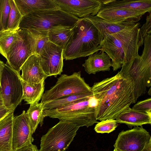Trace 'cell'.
<instances>
[{
  "instance_id": "obj_24",
  "label": "cell",
  "mask_w": 151,
  "mask_h": 151,
  "mask_svg": "<svg viewBox=\"0 0 151 151\" xmlns=\"http://www.w3.org/2000/svg\"><path fill=\"white\" fill-rule=\"evenodd\" d=\"M30 105L26 114L28 119L33 134L39 124H40L41 127L43 124L44 119L42 118V115L44 110V103L40 102Z\"/></svg>"
},
{
  "instance_id": "obj_15",
  "label": "cell",
  "mask_w": 151,
  "mask_h": 151,
  "mask_svg": "<svg viewBox=\"0 0 151 151\" xmlns=\"http://www.w3.org/2000/svg\"><path fill=\"white\" fill-rule=\"evenodd\" d=\"M21 70L22 80L31 86L44 81L48 77L42 68L39 55L37 54L31 55L23 64Z\"/></svg>"
},
{
  "instance_id": "obj_17",
  "label": "cell",
  "mask_w": 151,
  "mask_h": 151,
  "mask_svg": "<svg viewBox=\"0 0 151 151\" xmlns=\"http://www.w3.org/2000/svg\"><path fill=\"white\" fill-rule=\"evenodd\" d=\"M82 66L89 74H95L100 71H110L112 63L108 55L100 50L88 56Z\"/></svg>"
},
{
  "instance_id": "obj_23",
  "label": "cell",
  "mask_w": 151,
  "mask_h": 151,
  "mask_svg": "<svg viewBox=\"0 0 151 151\" xmlns=\"http://www.w3.org/2000/svg\"><path fill=\"white\" fill-rule=\"evenodd\" d=\"M22 80L23 87V100L27 104L38 103L41 99L45 89V82L35 86H31L28 83Z\"/></svg>"
},
{
  "instance_id": "obj_37",
  "label": "cell",
  "mask_w": 151,
  "mask_h": 151,
  "mask_svg": "<svg viewBox=\"0 0 151 151\" xmlns=\"http://www.w3.org/2000/svg\"><path fill=\"white\" fill-rule=\"evenodd\" d=\"M4 63L0 60V90L1 89V75L2 72V69L3 68V66L4 65Z\"/></svg>"
},
{
  "instance_id": "obj_30",
  "label": "cell",
  "mask_w": 151,
  "mask_h": 151,
  "mask_svg": "<svg viewBox=\"0 0 151 151\" xmlns=\"http://www.w3.org/2000/svg\"><path fill=\"white\" fill-rule=\"evenodd\" d=\"M10 10L9 0H2L1 24L2 32L7 30Z\"/></svg>"
},
{
  "instance_id": "obj_34",
  "label": "cell",
  "mask_w": 151,
  "mask_h": 151,
  "mask_svg": "<svg viewBox=\"0 0 151 151\" xmlns=\"http://www.w3.org/2000/svg\"><path fill=\"white\" fill-rule=\"evenodd\" d=\"M16 151H39L37 146L31 144L21 148Z\"/></svg>"
},
{
  "instance_id": "obj_4",
  "label": "cell",
  "mask_w": 151,
  "mask_h": 151,
  "mask_svg": "<svg viewBox=\"0 0 151 151\" xmlns=\"http://www.w3.org/2000/svg\"><path fill=\"white\" fill-rule=\"evenodd\" d=\"M79 19L61 9L40 11L23 17L19 27L34 37L48 36L52 31L74 27Z\"/></svg>"
},
{
  "instance_id": "obj_6",
  "label": "cell",
  "mask_w": 151,
  "mask_h": 151,
  "mask_svg": "<svg viewBox=\"0 0 151 151\" xmlns=\"http://www.w3.org/2000/svg\"><path fill=\"white\" fill-rule=\"evenodd\" d=\"M97 100L93 96L58 108L44 109L42 117L58 118L60 121L71 122L79 127H87L98 123L96 117Z\"/></svg>"
},
{
  "instance_id": "obj_11",
  "label": "cell",
  "mask_w": 151,
  "mask_h": 151,
  "mask_svg": "<svg viewBox=\"0 0 151 151\" xmlns=\"http://www.w3.org/2000/svg\"><path fill=\"white\" fill-rule=\"evenodd\" d=\"M151 140L149 132L142 126H135L120 132L114 146L119 151H142Z\"/></svg>"
},
{
  "instance_id": "obj_20",
  "label": "cell",
  "mask_w": 151,
  "mask_h": 151,
  "mask_svg": "<svg viewBox=\"0 0 151 151\" xmlns=\"http://www.w3.org/2000/svg\"><path fill=\"white\" fill-rule=\"evenodd\" d=\"M101 9H126L151 12V0H101Z\"/></svg>"
},
{
  "instance_id": "obj_25",
  "label": "cell",
  "mask_w": 151,
  "mask_h": 151,
  "mask_svg": "<svg viewBox=\"0 0 151 151\" xmlns=\"http://www.w3.org/2000/svg\"><path fill=\"white\" fill-rule=\"evenodd\" d=\"M92 96H93V95L88 94L74 95L64 96L44 103V109L58 108L69 104L88 99Z\"/></svg>"
},
{
  "instance_id": "obj_36",
  "label": "cell",
  "mask_w": 151,
  "mask_h": 151,
  "mask_svg": "<svg viewBox=\"0 0 151 151\" xmlns=\"http://www.w3.org/2000/svg\"><path fill=\"white\" fill-rule=\"evenodd\" d=\"M142 151H151V140L146 145Z\"/></svg>"
},
{
  "instance_id": "obj_22",
  "label": "cell",
  "mask_w": 151,
  "mask_h": 151,
  "mask_svg": "<svg viewBox=\"0 0 151 151\" xmlns=\"http://www.w3.org/2000/svg\"><path fill=\"white\" fill-rule=\"evenodd\" d=\"M14 111L0 121V151H13L12 129Z\"/></svg>"
},
{
  "instance_id": "obj_19",
  "label": "cell",
  "mask_w": 151,
  "mask_h": 151,
  "mask_svg": "<svg viewBox=\"0 0 151 151\" xmlns=\"http://www.w3.org/2000/svg\"><path fill=\"white\" fill-rule=\"evenodd\" d=\"M117 123L124 124L129 128L151 124V114L130 107L122 112L115 119Z\"/></svg>"
},
{
  "instance_id": "obj_13",
  "label": "cell",
  "mask_w": 151,
  "mask_h": 151,
  "mask_svg": "<svg viewBox=\"0 0 151 151\" xmlns=\"http://www.w3.org/2000/svg\"><path fill=\"white\" fill-rule=\"evenodd\" d=\"M62 11L78 18L96 15L101 8V0H54Z\"/></svg>"
},
{
  "instance_id": "obj_40",
  "label": "cell",
  "mask_w": 151,
  "mask_h": 151,
  "mask_svg": "<svg viewBox=\"0 0 151 151\" xmlns=\"http://www.w3.org/2000/svg\"><path fill=\"white\" fill-rule=\"evenodd\" d=\"M151 88H150L149 89V90L148 91V93L149 95L151 96Z\"/></svg>"
},
{
  "instance_id": "obj_2",
  "label": "cell",
  "mask_w": 151,
  "mask_h": 151,
  "mask_svg": "<svg viewBox=\"0 0 151 151\" xmlns=\"http://www.w3.org/2000/svg\"><path fill=\"white\" fill-rule=\"evenodd\" d=\"M139 22L126 26L114 34H106L101 43V50L112 60L114 71L123 64L138 55L139 48L143 45Z\"/></svg>"
},
{
  "instance_id": "obj_9",
  "label": "cell",
  "mask_w": 151,
  "mask_h": 151,
  "mask_svg": "<svg viewBox=\"0 0 151 151\" xmlns=\"http://www.w3.org/2000/svg\"><path fill=\"white\" fill-rule=\"evenodd\" d=\"M1 83L0 93L4 106L14 111L23 100V87L21 75L4 63Z\"/></svg>"
},
{
  "instance_id": "obj_33",
  "label": "cell",
  "mask_w": 151,
  "mask_h": 151,
  "mask_svg": "<svg viewBox=\"0 0 151 151\" xmlns=\"http://www.w3.org/2000/svg\"><path fill=\"white\" fill-rule=\"evenodd\" d=\"M143 38L151 34V12L147 16L145 23L140 28Z\"/></svg>"
},
{
  "instance_id": "obj_3",
  "label": "cell",
  "mask_w": 151,
  "mask_h": 151,
  "mask_svg": "<svg viewBox=\"0 0 151 151\" xmlns=\"http://www.w3.org/2000/svg\"><path fill=\"white\" fill-rule=\"evenodd\" d=\"M103 38L97 29L85 18H79L63 50V59L72 60L101 50Z\"/></svg>"
},
{
  "instance_id": "obj_38",
  "label": "cell",
  "mask_w": 151,
  "mask_h": 151,
  "mask_svg": "<svg viewBox=\"0 0 151 151\" xmlns=\"http://www.w3.org/2000/svg\"><path fill=\"white\" fill-rule=\"evenodd\" d=\"M1 2H2V0H0V35L2 32V30L1 26Z\"/></svg>"
},
{
  "instance_id": "obj_35",
  "label": "cell",
  "mask_w": 151,
  "mask_h": 151,
  "mask_svg": "<svg viewBox=\"0 0 151 151\" xmlns=\"http://www.w3.org/2000/svg\"><path fill=\"white\" fill-rule=\"evenodd\" d=\"M11 111L4 106L0 108V121L4 118Z\"/></svg>"
},
{
  "instance_id": "obj_41",
  "label": "cell",
  "mask_w": 151,
  "mask_h": 151,
  "mask_svg": "<svg viewBox=\"0 0 151 151\" xmlns=\"http://www.w3.org/2000/svg\"><path fill=\"white\" fill-rule=\"evenodd\" d=\"M113 151H119L117 150L114 148Z\"/></svg>"
},
{
  "instance_id": "obj_14",
  "label": "cell",
  "mask_w": 151,
  "mask_h": 151,
  "mask_svg": "<svg viewBox=\"0 0 151 151\" xmlns=\"http://www.w3.org/2000/svg\"><path fill=\"white\" fill-rule=\"evenodd\" d=\"M28 119L25 111L19 115L14 116L12 129V149L16 150L32 144V137Z\"/></svg>"
},
{
  "instance_id": "obj_26",
  "label": "cell",
  "mask_w": 151,
  "mask_h": 151,
  "mask_svg": "<svg viewBox=\"0 0 151 151\" xmlns=\"http://www.w3.org/2000/svg\"><path fill=\"white\" fill-rule=\"evenodd\" d=\"M73 27L49 32L48 34L49 41L63 50L72 35Z\"/></svg>"
},
{
  "instance_id": "obj_8",
  "label": "cell",
  "mask_w": 151,
  "mask_h": 151,
  "mask_svg": "<svg viewBox=\"0 0 151 151\" xmlns=\"http://www.w3.org/2000/svg\"><path fill=\"white\" fill-rule=\"evenodd\" d=\"M79 127L71 122L60 121L42 135L39 151H65Z\"/></svg>"
},
{
  "instance_id": "obj_1",
  "label": "cell",
  "mask_w": 151,
  "mask_h": 151,
  "mask_svg": "<svg viewBox=\"0 0 151 151\" xmlns=\"http://www.w3.org/2000/svg\"><path fill=\"white\" fill-rule=\"evenodd\" d=\"M91 89L97 101V120L115 119L122 112L135 103L133 79L119 71L113 76L95 83Z\"/></svg>"
},
{
  "instance_id": "obj_7",
  "label": "cell",
  "mask_w": 151,
  "mask_h": 151,
  "mask_svg": "<svg viewBox=\"0 0 151 151\" xmlns=\"http://www.w3.org/2000/svg\"><path fill=\"white\" fill-rule=\"evenodd\" d=\"M84 94L93 95L91 87L81 77V71L69 76L63 74L54 86L43 93L41 102L45 103L66 96Z\"/></svg>"
},
{
  "instance_id": "obj_18",
  "label": "cell",
  "mask_w": 151,
  "mask_h": 151,
  "mask_svg": "<svg viewBox=\"0 0 151 151\" xmlns=\"http://www.w3.org/2000/svg\"><path fill=\"white\" fill-rule=\"evenodd\" d=\"M22 17L42 11L60 9L54 0H14Z\"/></svg>"
},
{
  "instance_id": "obj_27",
  "label": "cell",
  "mask_w": 151,
  "mask_h": 151,
  "mask_svg": "<svg viewBox=\"0 0 151 151\" xmlns=\"http://www.w3.org/2000/svg\"><path fill=\"white\" fill-rule=\"evenodd\" d=\"M18 30H6L0 35V53L6 59L18 37Z\"/></svg>"
},
{
  "instance_id": "obj_32",
  "label": "cell",
  "mask_w": 151,
  "mask_h": 151,
  "mask_svg": "<svg viewBox=\"0 0 151 151\" xmlns=\"http://www.w3.org/2000/svg\"><path fill=\"white\" fill-rule=\"evenodd\" d=\"M34 37L35 39V54L39 55L49 41L48 37V36H40Z\"/></svg>"
},
{
  "instance_id": "obj_16",
  "label": "cell",
  "mask_w": 151,
  "mask_h": 151,
  "mask_svg": "<svg viewBox=\"0 0 151 151\" xmlns=\"http://www.w3.org/2000/svg\"><path fill=\"white\" fill-rule=\"evenodd\" d=\"M147 12H151L145 10L126 9H101L96 15L109 21H126L137 23Z\"/></svg>"
},
{
  "instance_id": "obj_31",
  "label": "cell",
  "mask_w": 151,
  "mask_h": 151,
  "mask_svg": "<svg viewBox=\"0 0 151 151\" xmlns=\"http://www.w3.org/2000/svg\"><path fill=\"white\" fill-rule=\"evenodd\" d=\"M132 109L151 114V98L138 101Z\"/></svg>"
},
{
  "instance_id": "obj_10",
  "label": "cell",
  "mask_w": 151,
  "mask_h": 151,
  "mask_svg": "<svg viewBox=\"0 0 151 151\" xmlns=\"http://www.w3.org/2000/svg\"><path fill=\"white\" fill-rule=\"evenodd\" d=\"M18 33L17 39L7 55L6 64L20 73L23 64L35 54V39L25 29H19Z\"/></svg>"
},
{
  "instance_id": "obj_21",
  "label": "cell",
  "mask_w": 151,
  "mask_h": 151,
  "mask_svg": "<svg viewBox=\"0 0 151 151\" xmlns=\"http://www.w3.org/2000/svg\"><path fill=\"white\" fill-rule=\"evenodd\" d=\"M91 22L97 29L102 38L106 34H112L123 29L126 26L136 23L126 21L111 22L106 20L96 15L84 17Z\"/></svg>"
},
{
  "instance_id": "obj_29",
  "label": "cell",
  "mask_w": 151,
  "mask_h": 151,
  "mask_svg": "<svg viewBox=\"0 0 151 151\" xmlns=\"http://www.w3.org/2000/svg\"><path fill=\"white\" fill-rule=\"evenodd\" d=\"M115 119H107L101 121L96 125L95 131L98 133H109L115 130L117 126Z\"/></svg>"
},
{
  "instance_id": "obj_12",
  "label": "cell",
  "mask_w": 151,
  "mask_h": 151,
  "mask_svg": "<svg viewBox=\"0 0 151 151\" xmlns=\"http://www.w3.org/2000/svg\"><path fill=\"white\" fill-rule=\"evenodd\" d=\"M63 50L49 41L39 55L42 68L48 77H56L63 72Z\"/></svg>"
},
{
  "instance_id": "obj_5",
  "label": "cell",
  "mask_w": 151,
  "mask_h": 151,
  "mask_svg": "<svg viewBox=\"0 0 151 151\" xmlns=\"http://www.w3.org/2000/svg\"><path fill=\"white\" fill-rule=\"evenodd\" d=\"M144 47L141 55H139L122 65L119 71L131 77L134 83V95L136 103L147 88L151 86V35L143 40Z\"/></svg>"
},
{
  "instance_id": "obj_28",
  "label": "cell",
  "mask_w": 151,
  "mask_h": 151,
  "mask_svg": "<svg viewBox=\"0 0 151 151\" xmlns=\"http://www.w3.org/2000/svg\"><path fill=\"white\" fill-rule=\"evenodd\" d=\"M10 10L6 30L17 31L22 16L18 9L14 0H9Z\"/></svg>"
},
{
  "instance_id": "obj_39",
  "label": "cell",
  "mask_w": 151,
  "mask_h": 151,
  "mask_svg": "<svg viewBox=\"0 0 151 151\" xmlns=\"http://www.w3.org/2000/svg\"><path fill=\"white\" fill-rule=\"evenodd\" d=\"M4 106L3 101L0 92V108Z\"/></svg>"
}]
</instances>
